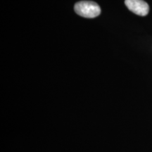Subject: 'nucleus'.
I'll return each mask as SVG.
<instances>
[{
	"mask_svg": "<svg viewBox=\"0 0 152 152\" xmlns=\"http://www.w3.org/2000/svg\"><path fill=\"white\" fill-rule=\"evenodd\" d=\"M125 4L129 10L138 16H145L149 11V5L143 0H125Z\"/></svg>",
	"mask_w": 152,
	"mask_h": 152,
	"instance_id": "f03ea898",
	"label": "nucleus"
},
{
	"mask_svg": "<svg viewBox=\"0 0 152 152\" xmlns=\"http://www.w3.org/2000/svg\"><path fill=\"white\" fill-rule=\"evenodd\" d=\"M75 13L84 18H92L98 16L101 13L100 7L94 1H81L74 7Z\"/></svg>",
	"mask_w": 152,
	"mask_h": 152,
	"instance_id": "f257e3e1",
	"label": "nucleus"
}]
</instances>
